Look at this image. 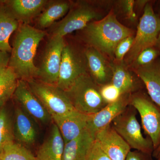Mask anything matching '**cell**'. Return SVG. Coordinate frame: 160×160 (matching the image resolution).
I'll use <instances>...</instances> for the list:
<instances>
[{"mask_svg":"<svg viewBox=\"0 0 160 160\" xmlns=\"http://www.w3.org/2000/svg\"><path fill=\"white\" fill-rule=\"evenodd\" d=\"M46 32L25 23L19 28L15 37L9 63L19 80L27 81L36 79L38 68L34 59L40 42Z\"/></svg>","mask_w":160,"mask_h":160,"instance_id":"cell-1","label":"cell"},{"mask_svg":"<svg viewBox=\"0 0 160 160\" xmlns=\"http://www.w3.org/2000/svg\"><path fill=\"white\" fill-rule=\"evenodd\" d=\"M83 39L106 58L114 57L116 47L124 39L133 35L131 29L118 21L111 10L101 19L92 21L83 29Z\"/></svg>","mask_w":160,"mask_h":160,"instance_id":"cell-2","label":"cell"},{"mask_svg":"<svg viewBox=\"0 0 160 160\" xmlns=\"http://www.w3.org/2000/svg\"><path fill=\"white\" fill-rule=\"evenodd\" d=\"M100 88L88 72L79 78L65 92L76 110L92 115L107 105L101 96Z\"/></svg>","mask_w":160,"mask_h":160,"instance_id":"cell-3","label":"cell"},{"mask_svg":"<svg viewBox=\"0 0 160 160\" xmlns=\"http://www.w3.org/2000/svg\"><path fill=\"white\" fill-rule=\"evenodd\" d=\"M160 32V17L155 13L152 4L148 2L138 25L136 34L126 62L132 64L144 49L155 47Z\"/></svg>","mask_w":160,"mask_h":160,"instance_id":"cell-4","label":"cell"},{"mask_svg":"<svg viewBox=\"0 0 160 160\" xmlns=\"http://www.w3.org/2000/svg\"><path fill=\"white\" fill-rule=\"evenodd\" d=\"M29 89L40 100L51 117L70 113L74 109L64 90L35 79L26 81Z\"/></svg>","mask_w":160,"mask_h":160,"instance_id":"cell-5","label":"cell"},{"mask_svg":"<svg viewBox=\"0 0 160 160\" xmlns=\"http://www.w3.org/2000/svg\"><path fill=\"white\" fill-rule=\"evenodd\" d=\"M112 127L123 138L131 149L152 155L153 147L149 138L143 136L141 126L135 113L126 109L112 122Z\"/></svg>","mask_w":160,"mask_h":160,"instance_id":"cell-6","label":"cell"},{"mask_svg":"<svg viewBox=\"0 0 160 160\" xmlns=\"http://www.w3.org/2000/svg\"><path fill=\"white\" fill-rule=\"evenodd\" d=\"M101 11L89 3L81 2L73 6L55 27L52 36L64 38L76 30H82L92 21L102 18Z\"/></svg>","mask_w":160,"mask_h":160,"instance_id":"cell-7","label":"cell"},{"mask_svg":"<svg viewBox=\"0 0 160 160\" xmlns=\"http://www.w3.org/2000/svg\"><path fill=\"white\" fill-rule=\"evenodd\" d=\"M87 61L83 53L69 45L64 47L57 86L66 91L81 76L88 73Z\"/></svg>","mask_w":160,"mask_h":160,"instance_id":"cell-8","label":"cell"},{"mask_svg":"<svg viewBox=\"0 0 160 160\" xmlns=\"http://www.w3.org/2000/svg\"><path fill=\"white\" fill-rule=\"evenodd\" d=\"M129 103L139 113L143 129L152 141L154 152L160 144V108L144 94L132 97Z\"/></svg>","mask_w":160,"mask_h":160,"instance_id":"cell-9","label":"cell"},{"mask_svg":"<svg viewBox=\"0 0 160 160\" xmlns=\"http://www.w3.org/2000/svg\"><path fill=\"white\" fill-rule=\"evenodd\" d=\"M66 46L64 38L52 36L46 45L38 77L35 79L57 86L62 54Z\"/></svg>","mask_w":160,"mask_h":160,"instance_id":"cell-10","label":"cell"},{"mask_svg":"<svg viewBox=\"0 0 160 160\" xmlns=\"http://www.w3.org/2000/svg\"><path fill=\"white\" fill-rule=\"evenodd\" d=\"M13 96L18 106L37 123L46 125L51 122V116L29 89L26 81L18 80Z\"/></svg>","mask_w":160,"mask_h":160,"instance_id":"cell-11","label":"cell"},{"mask_svg":"<svg viewBox=\"0 0 160 160\" xmlns=\"http://www.w3.org/2000/svg\"><path fill=\"white\" fill-rule=\"evenodd\" d=\"M95 139L112 160H126L131 148L111 125L98 132Z\"/></svg>","mask_w":160,"mask_h":160,"instance_id":"cell-12","label":"cell"},{"mask_svg":"<svg viewBox=\"0 0 160 160\" xmlns=\"http://www.w3.org/2000/svg\"><path fill=\"white\" fill-rule=\"evenodd\" d=\"M84 53L87 61L88 73L94 82L101 86L111 83L112 63L92 47H87Z\"/></svg>","mask_w":160,"mask_h":160,"instance_id":"cell-13","label":"cell"},{"mask_svg":"<svg viewBox=\"0 0 160 160\" xmlns=\"http://www.w3.org/2000/svg\"><path fill=\"white\" fill-rule=\"evenodd\" d=\"M89 115L75 110L68 114L52 118L57 126L65 144L77 138L87 129Z\"/></svg>","mask_w":160,"mask_h":160,"instance_id":"cell-14","label":"cell"},{"mask_svg":"<svg viewBox=\"0 0 160 160\" xmlns=\"http://www.w3.org/2000/svg\"><path fill=\"white\" fill-rule=\"evenodd\" d=\"M13 132L16 142L28 148L37 141L38 130L36 122L19 106L15 109Z\"/></svg>","mask_w":160,"mask_h":160,"instance_id":"cell-15","label":"cell"},{"mask_svg":"<svg viewBox=\"0 0 160 160\" xmlns=\"http://www.w3.org/2000/svg\"><path fill=\"white\" fill-rule=\"evenodd\" d=\"M126 95H122L115 102L107 104L99 111L90 115L87 129L96 135L98 132L109 125L118 116L125 111L129 103Z\"/></svg>","mask_w":160,"mask_h":160,"instance_id":"cell-16","label":"cell"},{"mask_svg":"<svg viewBox=\"0 0 160 160\" xmlns=\"http://www.w3.org/2000/svg\"><path fill=\"white\" fill-rule=\"evenodd\" d=\"M135 72L146 86L150 98L160 109V58L149 65L135 68Z\"/></svg>","mask_w":160,"mask_h":160,"instance_id":"cell-17","label":"cell"},{"mask_svg":"<svg viewBox=\"0 0 160 160\" xmlns=\"http://www.w3.org/2000/svg\"><path fill=\"white\" fill-rule=\"evenodd\" d=\"M95 135L87 129L74 139L65 143L62 160H87Z\"/></svg>","mask_w":160,"mask_h":160,"instance_id":"cell-18","label":"cell"},{"mask_svg":"<svg viewBox=\"0 0 160 160\" xmlns=\"http://www.w3.org/2000/svg\"><path fill=\"white\" fill-rule=\"evenodd\" d=\"M65 142L57 126L53 123L47 138L40 146L36 160H62Z\"/></svg>","mask_w":160,"mask_h":160,"instance_id":"cell-19","label":"cell"},{"mask_svg":"<svg viewBox=\"0 0 160 160\" xmlns=\"http://www.w3.org/2000/svg\"><path fill=\"white\" fill-rule=\"evenodd\" d=\"M18 21L8 4L0 5V51L11 52L9 40L18 27Z\"/></svg>","mask_w":160,"mask_h":160,"instance_id":"cell-20","label":"cell"},{"mask_svg":"<svg viewBox=\"0 0 160 160\" xmlns=\"http://www.w3.org/2000/svg\"><path fill=\"white\" fill-rule=\"evenodd\" d=\"M47 3L46 0H13L8 5L18 20L25 21L38 14Z\"/></svg>","mask_w":160,"mask_h":160,"instance_id":"cell-21","label":"cell"},{"mask_svg":"<svg viewBox=\"0 0 160 160\" xmlns=\"http://www.w3.org/2000/svg\"><path fill=\"white\" fill-rule=\"evenodd\" d=\"M111 83L120 90L122 95L129 94L134 89V79L123 61L112 64Z\"/></svg>","mask_w":160,"mask_h":160,"instance_id":"cell-22","label":"cell"},{"mask_svg":"<svg viewBox=\"0 0 160 160\" xmlns=\"http://www.w3.org/2000/svg\"><path fill=\"white\" fill-rule=\"evenodd\" d=\"M18 78L9 66L0 68V107L13 96L18 86Z\"/></svg>","mask_w":160,"mask_h":160,"instance_id":"cell-23","label":"cell"},{"mask_svg":"<svg viewBox=\"0 0 160 160\" xmlns=\"http://www.w3.org/2000/svg\"><path fill=\"white\" fill-rule=\"evenodd\" d=\"M71 6L67 1H57L49 4L40 16L38 24L42 28L51 26L57 20L62 18L70 9Z\"/></svg>","mask_w":160,"mask_h":160,"instance_id":"cell-24","label":"cell"},{"mask_svg":"<svg viewBox=\"0 0 160 160\" xmlns=\"http://www.w3.org/2000/svg\"><path fill=\"white\" fill-rule=\"evenodd\" d=\"M14 141L13 120L3 106L0 109V153L5 146Z\"/></svg>","mask_w":160,"mask_h":160,"instance_id":"cell-25","label":"cell"},{"mask_svg":"<svg viewBox=\"0 0 160 160\" xmlns=\"http://www.w3.org/2000/svg\"><path fill=\"white\" fill-rule=\"evenodd\" d=\"M0 160H36L28 148L13 142L7 144L0 153Z\"/></svg>","mask_w":160,"mask_h":160,"instance_id":"cell-26","label":"cell"},{"mask_svg":"<svg viewBox=\"0 0 160 160\" xmlns=\"http://www.w3.org/2000/svg\"><path fill=\"white\" fill-rule=\"evenodd\" d=\"M160 51L155 47L144 49L132 63L135 68L149 65L159 57Z\"/></svg>","mask_w":160,"mask_h":160,"instance_id":"cell-27","label":"cell"},{"mask_svg":"<svg viewBox=\"0 0 160 160\" xmlns=\"http://www.w3.org/2000/svg\"><path fill=\"white\" fill-rule=\"evenodd\" d=\"M100 93L107 104L115 102L122 95L120 90L111 83L101 86Z\"/></svg>","mask_w":160,"mask_h":160,"instance_id":"cell-28","label":"cell"},{"mask_svg":"<svg viewBox=\"0 0 160 160\" xmlns=\"http://www.w3.org/2000/svg\"><path fill=\"white\" fill-rule=\"evenodd\" d=\"M133 35L126 38L118 44L114 52V57L117 62H122L124 58L131 49L133 44Z\"/></svg>","mask_w":160,"mask_h":160,"instance_id":"cell-29","label":"cell"},{"mask_svg":"<svg viewBox=\"0 0 160 160\" xmlns=\"http://www.w3.org/2000/svg\"><path fill=\"white\" fill-rule=\"evenodd\" d=\"M135 3L133 0H123L120 2L122 10L126 18L132 22L137 19V15L134 11Z\"/></svg>","mask_w":160,"mask_h":160,"instance_id":"cell-30","label":"cell"},{"mask_svg":"<svg viewBox=\"0 0 160 160\" xmlns=\"http://www.w3.org/2000/svg\"><path fill=\"white\" fill-rule=\"evenodd\" d=\"M87 160H112L101 149L95 139Z\"/></svg>","mask_w":160,"mask_h":160,"instance_id":"cell-31","label":"cell"},{"mask_svg":"<svg viewBox=\"0 0 160 160\" xmlns=\"http://www.w3.org/2000/svg\"><path fill=\"white\" fill-rule=\"evenodd\" d=\"M152 155L143 153L141 152L130 151L127 155L126 160H154Z\"/></svg>","mask_w":160,"mask_h":160,"instance_id":"cell-32","label":"cell"},{"mask_svg":"<svg viewBox=\"0 0 160 160\" xmlns=\"http://www.w3.org/2000/svg\"><path fill=\"white\" fill-rule=\"evenodd\" d=\"M10 57L8 52L0 51V68L9 66Z\"/></svg>","mask_w":160,"mask_h":160,"instance_id":"cell-33","label":"cell"},{"mask_svg":"<svg viewBox=\"0 0 160 160\" xmlns=\"http://www.w3.org/2000/svg\"><path fill=\"white\" fill-rule=\"evenodd\" d=\"M160 152V144L159 146L155 150L154 152H153V153H152V156L153 157V158H155L157 156V155Z\"/></svg>","mask_w":160,"mask_h":160,"instance_id":"cell-34","label":"cell"},{"mask_svg":"<svg viewBox=\"0 0 160 160\" xmlns=\"http://www.w3.org/2000/svg\"><path fill=\"white\" fill-rule=\"evenodd\" d=\"M155 47H156L160 51V32L158 37L157 42L156 44V46Z\"/></svg>","mask_w":160,"mask_h":160,"instance_id":"cell-35","label":"cell"},{"mask_svg":"<svg viewBox=\"0 0 160 160\" xmlns=\"http://www.w3.org/2000/svg\"><path fill=\"white\" fill-rule=\"evenodd\" d=\"M154 158V160H160V152L157 155V156Z\"/></svg>","mask_w":160,"mask_h":160,"instance_id":"cell-36","label":"cell"},{"mask_svg":"<svg viewBox=\"0 0 160 160\" xmlns=\"http://www.w3.org/2000/svg\"><path fill=\"white\" fill-rule=\"evenodd\" d=\"M160 17V2L159 4V13L158 14H157Z\"/></svg>","mask_w":160,"mask_h":160,"instance_id":"cell-37","label":"cell"},{"mask_svg":"<svg viewBox=\"0 0 160 160\" xmlns=\"http://www.w3.org/2000/svg\"><path fill=\"white\" fill-rule=\"evenodd\" d=\"M1 107H0V109H1Z\"/></svg>","mask_w":160,"mask_h":160,"instance_id":"cell-38","label":"cell"}]
</instances>
